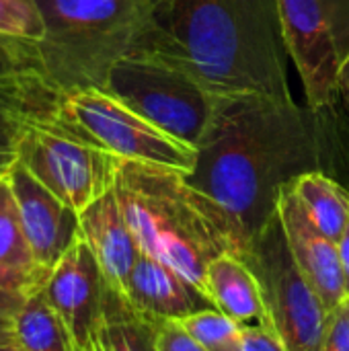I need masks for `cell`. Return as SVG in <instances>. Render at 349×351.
<instances>
[{
	"mask_svg": "<svg viewBox=\"0 0 349 351\" xmlns=\"http://www.w3.org/2000/svg\"><path fill=\"white\" fill-rule=\"evenodd\" d=\"M315 113L294 99L265 95L220 101L187 179L226 214L239 257L276 218L282 189L321 171L323 132Z\"/></svg>",
	"mask_w": 349,
	"mask_h": 351,
	"instance_id": "6da1fadb",
	"label": "cell"
},
{
	"mask_svg": "<svg viewBox=\"0 0 349 351\" xmlns=\"http://www.w3.org/2000/svg\"><path fill=\"white\" fill-rule=\"evenodd\" d=\"M134 53L181 68L220 99H292L278 0H152Z\"/></svg>",
	"mask_w": 349,
	"mask_h": 351,
	"instance_id": "7a4b0ae2",
	"label": "cell"
},
{
	"mask_svg": "<svg viewBox=\"0 0 349 351\" xmlns=\"http://www.w3.org/2000/svg\"><path fill=\"white\" fill-rule=\"evenodd\" d=\"M113 191L140 251L187 278L204 294L208 265L222 253L239 255L226 214L189 183L187 173L121 160Z\"/></svg>",
	"mask_w": 349,
	"mask_h": 351,
	"instance_id": "3957f363",
	"label": "cell"
},
{
	"mask_svg": "<svg viewBox=\"0 0 349 351\" xmlns=\"http://www.w3.org/2000/svg\"><path fill=\"white\" fill-rule=\"evenodd\" d=\"M43 19L37 41L43 78L58 93L103 90L111 68L132 56L152 0H35Z\"/></svg>",
	"mask_w": 349,
	"mask_h": 351,
	"instance_id": "277c9868",
	"label": "cell"
},
{
	"mask_svg": "<svg viewBox=\"0 0 349 351\" xmlns=\"http://www.w3.org/2000/svg\"><path fill=\"white\" fill-rule=\"evenodd\" d=\"M103 90L195 150L222 101L181 68L148 53L121 58L111 68Z\"/></svg>",
	"mask_w": 349,
	"mask_h": 351,
	"instance_id": "5b68a950",
	"label": "cell"
},
{
	"mask_svg": "<svg viewBox=\"0 0 349 351\" xmlns=\"http://www.w3.org/2000/svg\"><path fill=\"white\" fill-rule=\"evenodd\" d=\"M56 121L78 140L107 150L121 160L169 167L187 175L197 162L195 148L165 134L99 88L64 93Z\"/></svg>",
	"mask_w": 349,
	"mask_h": 351,
	"instance_id": "8992f818",
	"label": "cell"
},
{
	"mask_svg": "<svg viewBox=\"0 0 349 351\" xmlns=\"http://www.w3.org/2000/svg\"><path fill=\"white\" fill-rule=\"evenodd\" d=\"M261 284L267 317L290 351H321L329 311L292 259L276 218L243 255Z\"/></svg>",
	"mask_w": 349,
	"mask_h": 351,
	"instance_id": "52a82bcc",
	"label": "cell"
},
{
	"mask_svg": "<svg viewBox=\"0 0 349 351\" xmlns=\"http://www.w3.org/2000/svg\"><path fill=\"white\" fill-rule=\"evenodd\" d=\"M16 158L78 214L113 189L121 162L115 154L78 140L56 119L29 123L19 140Z\"/></svg>",
	"mask_w": 349,
	"mask_h": 351,
	"instance_id": "ba28073f",
	"label": "cell"
},
{
	"mask_svg": "<svg viewBox=\"0 0 349 351\" xmlns=\"http://www.w3.org/2000/svg\"><path fill=\"white\" fill-rule=\"evenodd\" d=\"M288 56L302 78L306 105L329 107L349 53V0H278Z\"/></svg>",
	"mask_w": 349,
	"mask_h": 351,
	"instance_id": "9c48e42d",
	"label": "cell"
},
{
	"mask_svg": "<svg viewBox=\"0 0 349 351\" xmlns=\"http://www.w3.org/2000/svg\"><path fill=\"white\" fill-rule=\"evenodd\" d=\"M105 288L107 282L103 271L80 237L51 269L41 290L47 304L70 331L78 350L97 346Z\"/></svg>",
	"mask_w": 349,
	"mask_h": 351,
	"instance_id": "30bf717a",
	"label": "cell"
},
{
	"mask_svg": "<svg viewBox=\"0 0 349 351\" xmlns=\"http://www.w3.org/2000/svg\"><path fill=\"white\" fill-rule=\"evenodd\" d=\"M21 226L35 261L51 274L58 261L80 239V216L43 187L16 158L10 173Z\"/></svg>",
	"mask_w": 349,
	"mask_h": 351,
	"instance_id": "8fae6325",
	"label": "cell"
},
{
	"mask_svg": "<svg viewBox=\"0 0 349 351\" xmlns=\"http://www.w3.org/2000/svg\"><path fill=\"white\" fill-rule=\"evenodd\" d=\"M278 216L294 263L331 313L341 300L348 298L337 243L327 239L311 222L294 193L292 183L282 189Z\"/></svg>",
	"mask_w": 349,
	"mask_h": 351,
	"instance_id": "7c38bea8",
	"label": "cell"
},
{
	"mask_svg": "<svg viewBox=\"0 0 349 351\" xmlns=\"http://www.w3.org/2000/svg\"><path fill=\"white\" fill-rule=\"evenodd\" d=\"M121 294L136 311L156 323L183 321L195 313L216 308L187 278L144 253L138 257Z\"/></svg>",
	"mask_w": 349,
	"mask_h": 351,
	"instance_id": "4fadbf2b",
	"label": "cell"
},
{
	"mask_svg": "<svg viewBox=\"0 0 349 351\" xmlns=\"http://www.w3.org/2000/svg\"><path fill=\"white\" fill-rule=\"evenodd\" d=\"M78 216L80 237L93 251L107 286L123 292L142 251L123 218L115 191H107Z\"/></svg>",
	"mask_w": 349,
	"mask_h": 351,
	"instance_id": "5bb4252c",
	"label": "cell"
},
{
	"mask_svg": "<svg viewBox=\"0 0 349 351\" xmlns=\"http://www.w3.org/2000/svg\"><path fill=\"white\" fill-rule=\"evenodd\" d=\"M49 274L35 261L25 239L8 175L0 179V286L21 298L43 290Z\"/></svg>",
	"mask_w": 349,
	"mask_h": 351,
	"instance_id": "9a60e30c",
	"label": "cell"
},
{
	"mask_svg": "<svg viewBox=\"0 0 349 351\" xmlns=\"http://www.w3.org/2000/svg\"><path fill=\"white\" fill-rule=\"evenodd\" d=\"M206 294L220 313L241 325L267 319L261 284L247 261L234 253H222L208 265Z\"/></svg>",
	"mask_w": 349,
	"mask_h": 351,
	"instance_id": "2e32d148",
	"label": "cell"
},
{
	"mask_svg": "<svg viewBox=\"0 0 349 351\" xmlns=\"http://www.w3.org/2000/svg\"><path fill=\"white\" fill-rule=\"evenodd\" d=\"M160 323L148 319L113 288H105L103 315L97 331L101 351H158Z\"/></svg>",
	"mask_w": 349,
	"mask_h": 351,
	"instance_id": "e0dca14e",
	"label": "cell"
},
{
	"mask_svg": "<svg viewBox=\"0 0 349 351\" xmlns=\"http://www.w3.org/2000/svg\"><path fill=\"white\" fill-rule=\"evenodd\" d=\"M62 93L45 78H35L25 86L0 95V152H16L19 140L29 123L53 121L58 117Z\"/></svg>",
	"mask_w": 349,
	"mask_h": 351,
	"instance_id": "ac0fdd59",
	"label": "cell"
},
{
	"mask_svg": "<svg viewBox=\"0 0 349 351\" xmlns=\"http://www.w3.org/2000/svg\"><path fill=\"white\" fill-rule=\"evenodd\" d=\"M294 193L311 222L333 243L349 226V191L323 171L304 173L292 181Z\"/></svg>",
	"mask_w": 349,
	"mask_h": 351,
	"instance_id": "d6986e66",
	"label": "cell"
},
{
	"mask_svg": "<svg viewBox=\"0 0 349 351\" xmlns=\"http://www.w3.org/2000/svg\"><path fill=\"white\" fill-rule=\"evenodd\" d=\"M14 341L25 351H78L70 331L41 292L29 296L12 319Z\"/></svg>",
	"mask_w": 349,
	"mask_h": 351,
	"instance_id": "ffe728a7",
	"label": "cell"
},
{
	"mask_svg": "<svg viewBox=\"0 0 349 351\" xmlns=\"http://www.w3.org/2000/svg\"><path fill=\"white\" fill-rule=\"evenodd\" d=\"M179 323L193 339H197L208 351L226 350L230 343L237 341V337L241 335V329H243L241 323L226 317L218 308L195 313V315H191Z\"/></svg>",
	"mask_w": 349,
	"mask_h": 351,
	"instance_id": "44dd1931",
	"label": "cell"
},
{
	"mask_svg": "<svg viewBox=\"0 0 349 351\" xmlns=\"http://www.w3.org/2000/svg\"><path fill=\"white\" fill-rule=\"evenodd\" d=\"M43 76L35 41L0 35V80Z\"/></svg>",
	"mask_w": 349,
	"mask_h": 351,
	"instance_id": "7402d4cb",
	"label": "cell"
},
{
	"mask_svg": "<svg viewBox=\"0 0 349 351\" xmlns=\"http://www.w3.org/2000/svg\"><path fill=\"white\" fill-rule=\"evenodd\" d=\"M43 19L35 0H0V35L41 41Z\"/></svg>",
	"mask_w": 349,
	"mask_h": 351,
	"instance_id": "603a6c76",
	"label": "cell"
},
{
	"mask_svg": "<svg viewBox=\"0 0 349 351\" xmlns=\"http://www.w3.org/2000/svg\"><path fill=\"white\" fill-rule=\"evenodd\" d=\"M222 351H290L276 331L269 317L261 323L243 325L241 335L234 343H230Z\"/></svg>",
	"mask_w": 349,
	"mask_h": 351,
	"instance_id": "cb8c5ba5",
	"label": "cell"
},
{
	"mask_svg": "<svg viewBox=\"0 0 349 351\" xmlns=\"http://www.w3.org/2000/svg\"><path fill=\"white\" fill-rule=\"evenodd\" d=\"M321 351H349V296L329 313Z\"/></svg>",
	"mask_w": 349,
	"mask_h": 351,
	"instance_id": "d4e9b609",
	"label": "cell"
},
{
	"mask_svg": "<svg viewBox=\"0 0 349 351\" xmlns=\"http://www.w3.org/2000/svg\"><path fill=\"white\" fill-rule=\"evenodd\" d=\"M158 351H208L193 339L179 321H165L158 329Z\"/></svg>",
	"mask_w": 349,
	"mask_h": 351,
	"instance_id": "484cf974",
	"label": "cell"
},
{
	"mask_svg": "<svg viewBox=\"0 0 349 351\" xmlns=\"http://www.w3.org/2000/svg\"><path fill=\"white\" fill-rule=\"evenodd\" d=\"M25 300L27 298H21V296H16V294H12V292H8V290H4L2 286H0V319H14V315L21 311V306L25 304Z\"/></svg>",
	"mask_w": 349,
	"mask_h": 351,
	"instance_id": "4316f807",
	"label": "cell"
},
{
	"mask_svg": "<svg viewBox=\"0 0 349 351\" xmlns=\"http://www.w3.org/2000/svg\"><path fill=\"white\" fill-rule=\"evenodd\" d=\"M339 247V259H341V271H344V284H346V294L349 296V226L346 228L344 237L337 243Z\"/></svg>",
	"mask_w": 349,
	"mask_h": 351,
	"instance_id": "83f0119b",
	"label": "cell"
},
{
	"mask_svg": "<svg viewBox=\"0 0 349 351\" xmlns=\"http://www.w3.org/2000/svg\"><path fill=\"white\" fill-rule=\"evenodd\" d=\"M337 84H339V93L346 97V101H348V105H349V53H348V58L344 60L341 68H339Z\"/></svg>",
	"mask_w": 349,
	"mask_h": 351,
	"instance_id": "f1b7e54d",
	"label": "cell"
},
{
	"mask_svg": "<svg viewBox=\"0 0 349 351\" xmlns=\"http://www.w3.org/2000/svg\"><path fill=\"white\" fill-rule=\"evenodd\" d=\"M14 341V327L10 319H0V346H10Z\"/></svg>",
	"mask_w": 349,
	"mask_h": 351,
	"instance_id": "f546056e",
	"label": "cell"
},
{
	"mask_svg": "<svg viewBox=\"0 0 349 351\" xmlns=\"http://www.w3.org/2000/svg\"><path fill=\"white\" fill-rule=\"evenodd\" d=\"M35 78H43V76H27V78H12V80H0V95H2V93H10V90H16V88L25 86L27 82L35 80Z\"/></svg>",
	"mask_w": 349,
	"mask_h": 351,
	"instance_id": "4dcf8cb0",
	"label": "cell"
},
{
	"mask_svg": "<svg viewBox=\"0 0 349 351\" xmlns=\"http://www.w3.org/2000/svg\"><path fill=\"white\" fill-rule=\"evenodd\" d=\"M16 162V152H0V179H4L12 165Z\"/></svg>",
	"mask_w": 349,
	"mask_h": 351,
	"instance_id": "1f68e13d",
	"label": "cell"
},
{
	"mask_svg": "<svg viewBox=\"0 0 349 351\" xmlns=\"http://www.w3.org/2000/svg\"><path fill=\"white\" fill-rule=\"evenodd\" d=\"M0 351H25L19 343H10V346H0Z\"/></svg>",
	"mask_w": 349,
	"mask_h": 351,
	"instance_id": "d6a6232c",
	"label": "cell"
},
{
	"mask_svg": "<svg viewBox=\"0 0 349 351\" xmlns=\"http://www.w3.org/2000/svg\"><path fill=\"white\" fill-rule=\"evenodd\" d=\"M78 351H101V350H99V346H95V348H91V350H78Z\"/></svg>",
	"mask_w": 349,
	"mask_h": 351,
	"instance_id": "836d02e7",
	"label": "cell"
}]
</instances>
